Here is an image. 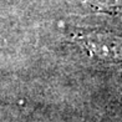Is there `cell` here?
<instances>
[{
	"instance_id": "6da1fadb",
	"label": "cell",
	"mask_w": 122,
	"mask_h": 122,
	"mask_svg": "<svg viewBox=\"0 0 122 122\" xmlns=\"http://www.w3.org/2000/svg\"><path fill=\"white\" fill-rule=\"evenodd\" d=\"M77 42L81 44L92 56L108 62L122 61V40L115 35L106 32H81L76 36Z\"/></svg>"
},
{
	"instance_id": "7a4b0ae2",
	"label": "cell",
	"mask_w": 122,
	"mask_h": 122,
	"mask_svg": "<svg viewBox=\"0 0 122 122\" xmlns=\"http://www.w3.org/2000/svg\"><path fill=\"white\" fill-rule=\"evenodd\" d=\"M92 6L100 8L105 11H121L122 0H87Z\"/></svg>"
}]
</instances>
